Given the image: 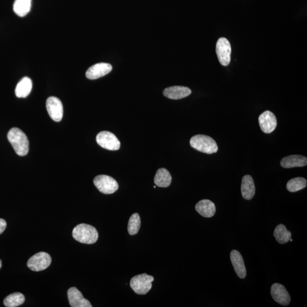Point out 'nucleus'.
Returning <instances> with one entry per match:
<instances>
[{"label":"nucleus","instance_id":"nucleus-10","mask_svg":"<svg viewBox=\"0 0 307 307\" xmlns=\"http://www.w3.org/2000/svg\"><path fill=\"white\" fill-rule=\"evenodd\" d=\"M271 295L275 301L280 305L288 306L291 301V297L284 286L274 283L271 288Z\"/></svg>","mask_w":307,"mask_h":307},{"label":"nucleus","instance_id":"nucleus-16","mask_svg":"<svg viewBox=\"0 0 307 307\" xmlns=\"http://www.w3.org/2000/svg\"><path fill=\"white\" fill-rule=\"evenodd\" d=\"M196 211L205 218H210L215 215L216 206L211 200L204 199L196 204Z\"/></svg>","mask_w":307,"mask_h":307},{"label":"nucleus","instance_id":"nucleus-27","mask_svg":"<svg viewBox=\"0 0 307 307\" xmlns=\"http://www.w3.org/2000/svg\"><path fill=\"white\" fill-rule=\"evenodd\" d=\"M1 267H2V261H1V260L0 259V269H1Z\"/></svg>","mask_w":307,"mask_h":307},{"label":"nucleus","instance_id":"nucleus-18","mask_svg":"<svg viewBox=\"0 0 307 307\" xmlns=\"http://www.w3.org/2000/svg\"><path fill=\"white\" fill-rule=\"evenodd\" d=\"M241 189L243 198L248 200L253 199L256 193V187L251 176L246 175L243 177Z\"/></svg>","mask_w":307,"mask_h":307},{"label":"nucleus","instance_id":"nucleus-26","mask_svg":"<svg viewBox=\"0 0 307 307\" xmlns=\"http://www.w3.org/2000/svg\"><path fill=\"white\" fill-rule=\"evenodd\" d=\"M6 228V222L4 219H0V235L4 232Z\"/></svg>","mask_w":307,"mask_h":307},{"label":"nucleus","instance_id":"nucleus-13","mask_svg":"<svg viewBox=\"0 0 307 307\" xmlns=\"http://www.w3.org/2000/svg\"><path fill=\"white\" fill-rule=\"evenodd\" d=\"M68 296L70 306L72 307H92L89 300L83 297L81 291L76 288L68 290Z\"/></svg>","mask_w":307,"mask_h":307},{"label":"nucleus","instance_id":"nucleus-2","mask_svg":"<svg viewBox=\"0 0 307 307\" xmlns=\"http://www.w3.org/2000/svg\"><path fill=\"white\" fill-rule=\"evenodd\" d=\"M73 239L85 244H93L98 241V230L91 225L81 223L75 227L72 231Z\"/></svg>","mask_w":307,"mask_h":307},{"label":"nucleus","instance_id":"nucleus-6","mask_svg":"<svg viewBox=\"0 0 307 307\" xmlns=\"http://www.w3.org/2000/svg\"><path fill=\"white\" fill-rule=\"evenodd\" d=\"M52 261L51 256L45 252L33 256L27 263L28 268L34 272H41L49 267Z\"/></svg>","mask_w":307,"mask_h":307},{"label":"nucleus","instance_id":"nucleus-23","mask_svg":"<svg viewBox=\"0 0 307 307\" xmlns=\"http://www.w3.org/2000/svg\"><path fill=\"white\" fill-rule=\"evenodd\" d=\"M25 301V298L22 293L15 292L6 297L4 305L7 307H16L22 305Z\"/></svg>","mask_w":307,"mask_h":307},{"label":"nucleus","instance_id":"nucleus-14","mask_svg":"<svg viewBox=\"0 0 307 307\" xmlns=\"http://www.w3.org/2000/svg\"><path fill=\"white\" fill-rule=\"evenodd\" d=\"M230 260L237 275L239 278L244 279L246 276V270L241 253L238 250H232L230 253Z\"/></svg>","mask_w":307,"mask_h":307},{"label":"nucleus","instance_id":"nucleus-1","mask_svg":"<svg viewBox=\"0 0 307 307\" xmlns=\"http://www.w3.org/2000/svg\"><path fill=\"white\" fill-rule=\"evenodd\" d=\"M8 139L17 154L19 156L28 154L29 149V140L27 136L21 130L17 128L10 130L8 134Z\"/></svg>","mask_w":307,"mask_h":307},{"label":"nucleus","instance_id":"nucleus-4","mask_svg":"<svg viewBox=\"0 0 307 307\" xmlns=\"http://www.w3.org/2000/svg\"><path fill=\"white\" fill-rule=\"evenodd\" d=\"M154 277L146 273L136 275L132 278L130 285L135 293L138 295H146L152 288Z\"/></svg>","mask_w":307,"mask_h":307},{"label":"nucleus","instance_id":"nucleus-22","mask_svg":"<svg viewBox=\"0 0 307 307\" xmlns=\"http://www.w3.org/2000/svg\"><path fill=\"white\" fill-rule=\"evenodd\" d=\"M276 241L280 244L288 243L291 238V233L287 229L286 227L283 224L277 226L273 232Z\"/></svg>","mask_w":307,"mask_h":307},{"label":"nucleus","instance_id":"nucleus-21","mask_svg":"<svg viewBox=\"0 0 307 307\" xmlns=\"http://www.w3.org/2000/svg\"><path fill=\"white\" fill-rule=\"evenodd\" d=\"M32 0H15L13 11L17 15L24 17L31 11Z\"/></svg>","mask_w":307,"mask_h":307},{"label":"nucleus","instance_id":"nucleus-12","mask_svg":"<svg viewBox=\"0 0 307 307\" xmlns=\"http://www.w3.org/2000/svg\"><path fill=\"white\" fill-rule=\"evenodd\" d=\"M112 70V66L109 63H100L93 65L86 71L85 75L90 80H95L108 74Z\"/></svg>","mask_w":307,"mask_h":307},{"label":"nucleus","instance_id":"nucleus-17","mask_svg":"<svg viewBox=\"0 0 307 307\" xmlns=\"http://www.w3.org/2000/svg\"><path fill=\"white\" fill-rule=\"evenodd\" d=\"M307 165V158L302 155H290L286 156L280 161V165L285 169L301 168Z\"/></svg>","mask_w":307,"mask_h":307},{"label":"nucleus","instance_id":"nucleus-11","mask_svg":"<svg viewBox=\"0 0 307 307\" xmlns=\"http://www.w3.org/2000/svg\"><path fill=\"white\" fill-rule=\"evenodd\" d=\"M258 119L259 126L263 133L269 134L274 131L277 126V120L273 113L265 111L259 116Z\"/></svg>","mask_w":307,"mask_h":307},{"label":"nucleus","instance_id":"nucleus-19","mask_svg":"<svg viewBox=\"0 0 307 307\" xmlns=\"http://www.w3.org/2000/svg\"><path fill=\"white\" fill-rule=\"evenodd\" d=\"M33 83L28 77H24L16 86V95L18 98H25L32 91Z\"/></svg>","mask_w":307,"mask_h":307},{"label":"nucleus","instance_id":"nucleus-15","mask_svg":"<svg viewBox=\"0 0 307 307\" xmlns=\"http://www.w3.org/2000/svg\"><path fill=\"white\" fill-rule=\"evenodd\" d=\"M191 93V90L186 86H173L166 88L163 91V95L170 99L179 100L186 98Z\"/></svg>","mask_w":307,"mask_h":307},{"label":"nucleus","instance_id":"nucleus-20","mask_svg":"<svg viewBox=\"0 0 307 307\" xmlns=\"http://www.w3.org/2000/svg\"><path fill=\"white\" fill-rule=\"evenodd\" d=\"M172 176L168 170L162 168L158 170L154 177V183L159 188H166L171 185Z\"/></svg>","mask_w":307,"mask_h":307},{"label":"nucleus","instance_id":"nucleus-25","mask_svg":"<svg viewBox=\"0 0 307 307\" xmlns=\"http://www.w3.org/2000/svg\"><path fill=\"white\" fill-rule=\"evenodd\" d=\"M141 219L138 213H134L129 219L128 230L130 235L137 234L141 228Z\"/></svg>","mask_w":307,"mask_h":307},{"label":"nucleus","instance_id":"nucleus-8","mask_svg":"<svg viewBox=\"0 0 307 307\" xmlns=\"http://www.w3.org/2000/svg\"><path fill=\"white\" fill-rule=\"evenodd\" d=\"M216 51L219 61L223 66L229 65L231 59V46L228 39L220 38L217 42Z\"/></svg>","mask_w":307,"mask_h":307},{"label":"nucleus","instance_id":"nucleus-7","mask_svg":"<svg viewBox=\"0 0 307 307\" xmlns=\"http://www.w3.org/2000/svg\"><path fill=\"white\" fill-rule=\"evenodd\" d=\"M96 142L102 148L112 151L119 150L121 146V143L117 136L108 131L99 133L96 136Z\"/></svg>","mask_w":307,"mask_h":307},{"label":"nucleus","instance_id":"nucleus-5","mask_svg":"<svg viewBox=\"0 0 307 307\" xmlns=\"http://www.w3.org/2000/svg\"><path fill=\"white\" fill-rule=\"evenodd\" d=\"M93 183L99 191L104 194H112L119 189L118 183L115 179L108 175L97 176L93 180Z\"/></svg>","mask_w":307,"mask_h":307},{"label":"nucleus","instance_id":"nucleus-3","mask_svg":"<svg viewBox=\"0 0 307 307\" xmlns=\"http://www.w3.org/2000/svg\"><path fill=\"white\" fill-rule=\"evenodd\" d=\"M190 145L198 151L212 154L218 151V144L211 136L198 135L190 139Z\"/></svg>","mask_w":307,"mask_h":307},{"label":"nucleus","instance_id":"nucleus-9","mask_svg":"<svg viewBox=\"0 0 307 307\" xmlns=\"http://www.w3.org/2000/svg\"><path fill=\"white\" fill-rule=\"evenodd\" d=\"M46 108L50 118L56 122H60L63 118L62 103L56 97H50L46 101Z\"/></svg>","mask_w":307,"mask_h":307},{"label":"nucleus","instance_id":"nucleus-24","mask_svg":"<svg viewBox=\"0 0 307 307\" xmlns=\"http://www.w3.org/2000/svg\"><path fill=\"white\" fill-rule=\"evenodd\" d=\"M307 180L302 177L293 178L287 183L286 188L289 192H295L306 188Z\"/></svg>","mask_w":307,"mask_h":307}]
</instances>
